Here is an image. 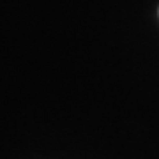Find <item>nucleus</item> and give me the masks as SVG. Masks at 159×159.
Listing matches in <instances>:
<instances>
[]
</instances>
